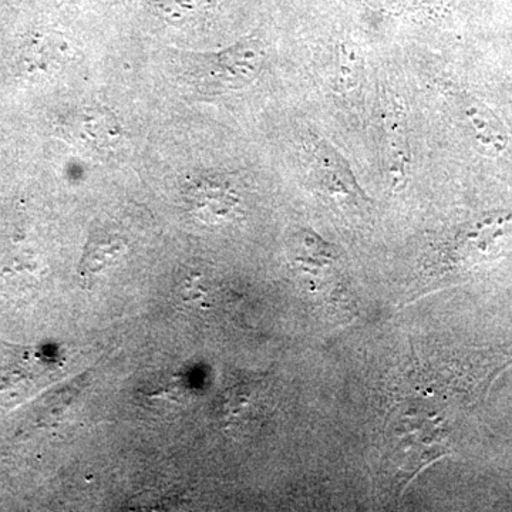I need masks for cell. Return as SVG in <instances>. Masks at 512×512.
<instances>
[{"label":"cell","instance_id":"5","mask_svg":"<svg viewBox=\"0 0 512 512\" xmlns=\"http://www.w3.org/2000/svg\"><path fill=\"white\" fill-rule=\"evenodd\" d=\"M190 205L202 221L220 224L237 212L239 198L227 185L202 183L191 190Z\"/></svg>","mask_w":512,"mask_h":512},{"label":"cell","instance_id":"6","mask_svg":"<svg viewBox=\"0 0 512 512\" xmlns=\"http://www.w3.org/2000/svg\"><path fill=\"white\" fill-rule=\"evenodd\" d=\"M74 134L82 146L92 150H113L120 138V127L104 111L86 110L77 114Z\"/></svg>","mask_w":512,"mask_h":512},{"label":"cell","instance_id":"7","mask_svg":"<svg viewBox=\"0 0 512 512\" xmlns=\"http://www.w3.org/2000/svg\"><path fill=\"white\" fill-rule=\"evenodd\" d=\"M357 76H359V60H357L355 50L346 46L340 47L336 87L340 92H349L356 86Z\"/></svg>","mask_w":512,"mask_h":512},{"label":"cell","instance_id":"1","mask_svg":"<svg viewBox=\"0 0 512 512\" xmlns=\"http://www.w3.org/2000/svg\"><path fill=\"white\" fill-rule=\"evenodd\" d=\"M448 97L480 156L491 161L505 160L510 156V128L493 107L470 90L456 89L448 93Z\"/></svg>","mask_w":512,"mask_h":512},{"label":"cell","instance_id":"8","mask_svg":"<svg viewBox=\"0 0 512 512\" xmlns=\"http://www.w3.org/2000/svg\"><path fill=\"white\" fill-rule=\"evenodd\" d=\"M370 5L375 6L377 9H382L384 12L392 13H413L419 10V3L417 0H366Z\"/></svg>","mask_w":512,"mask_h":512},{"label":"cell","instance_id":"9","mask_svg":"<svg viewBox=\"0 0 512 512\" xmlns=\"http://www.w3.org/2000/svg\"><path fill=\"white\" fill-rule=\"evenodd\" d=\"M510 107H511V111H512V97H511V100H510Z\"/></svg>","mask_w":512,"mask_h":512},{"label":"cell","instance_id":"2","mask_svg":"<svg viewBox=\"0 0 512 512\" xmlns=\"http://www.w3.org/2000/svg\"><path fill=\"white\" fill-rule=\"evenodd\" d=\"M262 60L264 47L255 40H245L220 53L195 60L194 77L202 89L238 90L251 83Z\"/></svg>","mask_w":512,"mask_h":512},{"label":"cell","instance_id":"4","mask_svg":"<svg viewBox=\"0 0 512 512\" xmlns=\"http://www.w3.org/2000/svg\"><path fill=\"white\" fill-rule=\"evenodd\" d=\"M384 141H386L387 173L390 188L400 191L409 181L412 147L407 128L406 107L400 97L393 96L384 106Z\"/></svg>","mask_w":512,"mask_h":512},{"label":"cell","instance_id":"3","mask_svg":"<svg viewBox=\"0 0 512 512\" xmlns=\"http://www.w3.org/2000/svg\"><path fill=\"white\" fill-rule=\"evenodd\" d=\"M309 153L312 157V177L320 192L338 200L355 202V204L370 201L357 183L345 158L325 140L313 138Z\"/></svg>","mask_w":512,"mask_h":512}]
</instances>
